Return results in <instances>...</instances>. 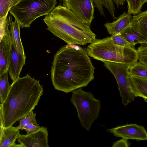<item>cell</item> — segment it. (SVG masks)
Wrapping results in <instances>:
<instances>
[{"label":"cell","instance_id":"1","mask_svg":"<svg viewBox=\"0 0 147 147\" xmlns=\"http://www.w3.org/2000/svg\"><path fill=\"white\" fill-rule=\"evenodd\" d=\"M51 67L55 88L67 93L86 86L94 79V67L86 50L69 45L60 48L54 55Z\"/></svg>","mask_w":147,"mask_h":147},{"label":"cell","instance_id":"2","mask_svg":"<svg viewBox=\"0 0 147 147\" xmlns=\"http://www.w3.org/2000/svg\"><path fill=\"white\" fill-rule=\"evenodd\" d=\"M4 102L0 105L3 117V127L12 126L22 117L32 111L43 93L39 81L28 74L19 77L11 84Z\"/></svg>","mask_w":147,"mask_h":147},{"label":"cell","instance_id":"3","mask_svg":"<svg viewBox=\"0 0 147 147\" xmlns=\"http://www.w3.org/2000/svg\"><path fill=\"white\" fill-rule=\"evenodd\" d=\"M43 21L50 32L68 44L84 45L96 39L90 28L64 6L55 7Z\"/></svg>","mask_w":147,"mask_h":147},{"label":"cell","instance_id":"4","mask_svg":"<svg viewBox=\"0 0 147 147\" xmlns=\"http://www.w3.org/2000/svg\"><path fill=\"white\" fill-rule=\"evenodd\" d=\"M86 50L89 56L103 62L121 63L131 67L138 62L135 48L117 45L111 37L96 39L87 47Z\"/></svg>","mask_w":147,"mask_h":147},{"label":"cell","instance_id":"5","mask_svg":"<svg viewBox=\"0 0 147 147\" xmlns=\"http://www.w3.org/2000/svg\"><path fill=\"white\" fill-rule=\"evenodd\" d=\"M57 3L56 0H20L9 11L21 27H30L36 19L50 13Z\"/></svg>","mask_w":147,"mask_h":147},{"label":"cell","instance_id":"6","mask_svg":"<svg viewBox=\"0 0 147 147\" xmlns=\"http://www.w3.org/2000/svg\"><path fill=\"white\" fill-rule=\"evenodd\" d=\"M70 100L76 108L81 126L89 131L95 120L99 117L100 100L96 99L91 92L84 91L82 88L72 92Z\"/></svg>","mask_w":147,"mask_h":147},{"label":"cell","instance_id":"7","mask_svg":"<svg viewBox=\"0 0 147 147\" xmlns=\"http://www.w3.org/2000/svg\"><path fill=\"white\" fill-rule=\"evenodd\" d=\"M103 62L104 66L113 74L116 79L122 104L126 106L134 101L135 97L132 91L129 72L131 67L121 63Z\"/></svg>","mask_w":147,"mask_h":147},{"label":"cell","instance_id":"8","mask_svg":"<svg viewBox=\"0 0 147 147\" xmlns=\"http://www.w3.org/2000/svg\"><path fill=\"white\" fill-rule=\"evenodd\" d=\"M64 6L90 28L95 7L93 0H66L64 1Z\"/></svg>","mask_w":147,"mask_h":147},{"label":"cell","instance_id":"9","mask_svg":"<svg viewBox=\"0 0 147 147\" xmlns=\"http://www.w3.org/2000/svg\"><path fill=\"white\" fill-rule=\"evenodd\" d=\"M107 131L116 137L128 140L131 139L139 140H147V132L145 128L135 124H130L108 129Z\"/></svg>","mask_w":147,"mask_h":147},{"label":"cell","instance_id":"10","mask_svg":"<svg viewBox=\"0 0 147 147\" xmlns=\"http://www.w3.org/2000/svg\"><path fill=\"white\" fill-rule=\"evenodd\" d=\"M47 128L42 127L38 131L28 135L20 134L17 141L22 147H49Z\"/></svg>","mask_w":147,"mask_h":147},{"label":"cell","instance_id":"11","mask_svg":"<svg viewBox=\"0 0 147 147\" xmlns=\"http://www.w3.org/2000/svg\"><path fill=\"white\" fill-rule=\"evenodd\" d=\"M12 50L10 30L0 34V75L8 71Z\"/></svg>","mask_w":147,"mask_h":147},{"label":"cell","instance_id":"12","mask_svg":"<svg viewBox=\"0 0 147 147\" xmlns=\"http://www.w3.org/2000/svg\"><path fill=\"white\" fill-rule=\"evenodd\" d=\"M26 57L12 45L8 71L13 82L19 78L20 72L26 62Z\"/></svg>","mask_w":147,"mask_h":147},{"label":"cell","instance_id":"13","mask_svg":"<svg viewBox=\"0 0 147 147\" xmlns=\"http://www.w3.org/2000/svg\"><path fill=\"white\" fill-rule=\"evenodd\" d=\"M20 129L11 126L7 127L0 126V147H22L15 142L20 136Z\"/></svg>","mask_w":147,"mask_h":147},{"label":"cell","instance_id":"14","mask_svg":"<svg viewBox=\"0 0 147 147\" xmlns=\"http://www.w3.org/2000/svg\"><path fill=\"white\" fill-rule=\"evenodd\" d=\"M133 16L131 14L123 13L112 22H107L104 26L111 36L119 34L123 30L131 25Z\"/></svg>","mask_w":147,"mask_h":147},{"label":"cell","instance_id":"15","mask_svg":"<svg viewBox=\"0 0 147 147\" xmlns=\"http://www.w3.org/2000/svg\"><path fill=\"white\" fill-rule=\"evenodd\" d=\"M9 27L12 40V45L22 54H25L20 35V26L16 20L13 21L11 14L8 16Z\"/></svg>","mask_w":147,"mask_h":147},{"label":"cell","instance_id":"16","mask_svg":"<svg viewBox=\"0 0 147 147\" xmlns=\"http://www.w3.org/2000/svg\"><path fill=\"white\" fill-rule=\"evenodd\" d=\"M132 93L135 97L147 99V78L130 75Z\"/></svg>","mask_w":147,"mask_h":147},{"label":"cell","instance_id":"17","mask_svg":"<svg viewBox=\"0 0 147 147\" xmlns=\"http://www.w3.org/2000/svg\"><path fill=\"white\" fill-rule=\"evenodd\" d=\"M131 26L147 39V10L134 15Z\"/></svg>","mask_w":147,"mask_h":147},{"label":"cell","instance_id":"18","mask_svg":"<svg viewBox=\"0 0 147 147\" xmlns=\"http://www.w3.org/2000/svg\"><path fill=\"white\" fill-rule=\"evenodd\" d=\"M119 34L127 41L134 45L137 44H147V39L135 30L131 25Z\"/></svg>","mask_w":147,"mask_h":147},{"label":"cell","instance_id":"19","mask_svg":"<svg viewBox=\"0 0 147 147\" xmlns=\"http://www.w3.org/2000/svg\"><path fill=\"white\" fill-rule=\"evenodd\" d=\"M94 4L102 16H105V13L104 9L105 7L108 10L114 20L116 19L115 16V7L113 0H93Z\"/></svg>","mask_w":147,"mask_h":147},{"label":"cell","instance_id":"20","mask_svg":"<svg viewBox=\"0 0 147 147\" xmlns=\"http://www.w3.org/2000/svg\"><path fill=\"white\" fill-rule=\"evenodd\" d=\"M7 71L0 75V102L2 103L5 100L10 90L11 85L9 84Z\"/></svg>","mask_w":147,"mask_h":147},{"label":"cell","instance_id":"21","mask_svg":"<svg viewBox=\"0 0 147 147\" xmlns=\"http://www.w3.org/2000/svg\"><path fill=\"white\" fill-rule=\"evenodd\" d=\"M129 72L131 76L147 78V68L139 62L131 66Z\"/></svg>","mask_w":147,"mask_h":147},{"label":"cell","instance_id":"22","mask_svg":"<svg viewBox=\"0 0 147 147\" xmlns=\"http://www.w3.org/2000/svg\"><path fill=\"white\" fill-rule=\"evenodd\" d=\"M127 3V13L134 15L137 14L141 11L143 0H125Z\"/></svg>","mask_w":147,"mask_h":147},{"label":"cell","instance_id":"23","mask_svg":"<svg viewBox=\"0 0 147 147\" xmlns=\"http://www.w3.org/2000/svg\"><path fill=\"white\" fill-rule=\"evenodd\" d=\"M20 0H0V18L8 14L11 8Z\"/></svg>","mask_w":147,"mask_h":147},{"label":"cell","instance_id":"24","mask_svg":"<svg viewBox=\"0 0 147 147\" xmlns=\"http://www.w3.org/2000/svg\"><path fill=\"white\" fill-rule=\"evenodd\" d=\"M36 116V113H34L33 111H31L18 120L19 125L18 127L20 129L22 130L25 126L28 125H36L37 123L35 118Z\"/></svg>","mask_w":147,"mask_h":147},{"label":"cell","instance_id":"25","mask_svg":"<svg viewBox=\"0 0 147 147\" xmlns=\"http://www.w3.org/2000/svg\"><path fill=\"white\" fill-rule=\"evenodd\" d=\"M140 44L136 50L138 62L147 68V44Z\"/></svg>","mask_w":147,"mask_h":147},{"label":"cell","instance_id":"26","mask_svg":"<svg viewBox=\"0 0 147 147\" xmlns=\"http://www.w3.org/2000/svg\"><path fill=\"white\" fill-rule=\"evenodd\" d=\"M111 37L113 42L117 45L123 47L135 48V45L127 41L119 34L111 36Z\"/></svg>","mask_w":147,"mask_h":147},{"label":"cell","instance_id":"27","mask_svg":"<svg viewBox=\"0 0 147 147\" xmlns=\"http://www.w3.org/2000/svg\"><path fill=\"white\" fill-rule=\"evenodd\" d=\"M41 127L38 124L36 125L30 124L25 126L23 129L25 130L27 132L26 134L28 135L38 131Z\"/></svg>","mask_w":147,"mask_h":147},{"label":"cell","instance_id":"28","mask_svg":"<svg viewBox=\"0 0 147 147\" xmlns=\"http://www.w3.org/2000/svg\"><path fill=\"white\" fill-rule=\"evenodd\" d=\"M128 139L122 138L121 139L115 142L112 146V147H128L129 144Z\"/></svg>","mask_w":147,"mask_h":147},{"label":"cell","instance_id":"29","mask_svg":"<svg viewBox=\"0 0 147 147\" xmlns=\"http://www.w3.org/2000/svg\"><path fill=\"white\" fill-rule=\"evenodd\" d=\"M113 1L117 6H120V5H123L125 0H113Z\"/></svg>","mask_w":147,"mask_h":147},{"label":"cell","instance_id":"30","mask_svg":"<svg viewBox=\"0 0 147 147\" xmlns=\"http://www.w3.org/2000/svg\"><path fill=\"white\" fill-rule=\"evenodd\" d=\"M147 2V0H143V4H144V3Z\"/></svg>","mask_w":147,"mask_h":147},{"label":"cell","instance_id":"31","mask_svg":"<svg viewBox=\"0 0 147 147\" xmlns=\"http://www.w3.org/2000/svg\"><path fill=\"white\" fill-rule=\"evenodd\" d=\"M144 100L145 102H147V99L144 98Z\"/></svg>","mask_w":147,"mask_h":147},{"label":"cell","instance_id":"32","mask_svg":"<svg viewBox=\"0 0 147 147\" xmlns=\"http://www.w3.org/2000/svg\"><path fill=\"white\" fill-rule=\"evenodd\" d=\"M63 0V1H65V0Z\"/></svg>","mask_w":147,"mask_h":147}]
</instances>
